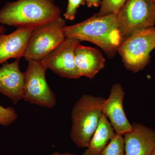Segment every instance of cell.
<instances>
[{"label":"cell","mask_w":155,"mask_h":155,"mask_svg":"<svg viewBox=\"0 0 155 155\" xmlns=\"http://www.w3.org/2000/svg\"><path fill=\"white\" fill-rule=\"evenodd\" d=\"M66 38H73L92 43L101 48L110 58H114L123 39L116 14L97 16L96 14L80 23L64 27Z\"/></svg>","instance_id":"6da1fadb"},{"label":"cell","mask_w":155,"mask_h":155,"mask_svg":"<svg viewBox=\"0 0 155 155\" xmlns=\"http://www.w3.org/2000/svg\"><path fill=\"white\" fill-rule=\"evenodd\" d=\"M61 13L53 0H18L0 11V24L35 27L61 17Z\"/></svg>","instance_id":"7a4b0ae2"},{"label":"cell","mask_w":155,"mask_h":155,"mask_svg":"<svg viewBox=\"0 0 155 155\" xmlns=\"http://www.w3.org/2000/svg\"><path fill=\"white\" fill-rule=\"evenodd\" d=\"M105 99L84 94L74 105L71 112L70 138L79 148H87L97 128L103 113Z\"/></svg>","instance_id":"3957f363"},{"label":"cell","mask_w":155,"mask_h":155,"mask_svg":"<svg viewBox=\"0 0 155 155\" xmlns=\"http://www.w3.org/2000/svg\"><path fill=\"white\" fill-rule=\"evenodd\" d=\"M66 20L61 17L34 28L24 57L28 61H40L58 47L66 38Z\"/></svg>","instance_id":"277c9868"},{"label":"cell","mask_w":155,"mask_h":155,"mask_svg":"<svg viewBox=\"0 0 155 155\" xmlns=\"http://www.w3.org/2000/svg\"><path fill=\"white\" fill-rule=\"evenodd\" d=\"M155 48V28L153 27L133 34L123 41L117 51L124 66L137 73L149 64L150 54Z\"/></svg>","instance_id":"5b68a950"},{"label":"cell","mask_w":155,"mask_h":155,"mask_svg":"<svg viewBox=\"0 0 155 155\" xmlns=\"http://www.w3.org/2000/svg\"><path fill=\"white\" fill-rule=\"evenodd\" d=\"M116 19L123 41L136 32L154 27L155 3L152 0H127Z\"/></svg>","instance_id":"8992f818"},{"label":"cell","mask_w":155,"mask_h":155,"mask_svg":"<svg viewBox=\"0 0 155 155\" xmlns=\"http://www.w3.org/2000/svg\"><path fill=\"white\" fill-rule=\"evenodd\" d=\"M46 70L40 61H28L24 72L23 99L31 104L51 109L55 106L56 96L47 81Z\"/></svg>","instance_id":"52a82bcc"},{"label":"cell","mask_w":155,"mask_h":155,"mask_svg":"<svg viewBox=\"0 0 155 155\" xmlns=\"http://www.w3.org/2000/svg\"><path fill=\"white\" fill-rule=\"evenodd\" d=\"M81 41L75 38H66L60 45L41 60L47 69L59 76L78 79L80 76L75 63V53Z\"/></svg>","instance_id":"ba28073f"},{"label":"cell","mask_w":155,"mask_h":155,"mask_svg":"<svg viewBox=\"0 0 155 155\" xmlns=\"http://www.w3.org/2000/svg\"><path fill=\"white\" fill-rule=\"evenodd\" d=\"M125 93L121 84L116 83L112 86L109 97L103 105V114L105 115L117 134L123 135L133 129L123 108Z\"/></svg>","instance_id":"9c48e42d"},{"label":"cell","mask_w":155,"mask_h":155,"mask_svg":"<svg viewBox=\"0 0 155 155\" xmlns=\"http://www.w3.org/2000/svg\"><path fill=\"white\" fill-rule=\"evenodd\" d=\"M132 130L123 135L125 155H150L155 148V130L134 122Z\"/></svg>","instance_id":"30bf717a"},{"label":"cell","mask_w":155,"mask_h":155,"mask_svg":"<svg viewBox=\"0 0 155 155\" xmlns=\"http://www.w3.org/2000/svg\"><path fill=\"white\" fill-rule=\"evenodd\" d=\"M20 59L13 63H5L0 68V93L17 104L23 99L24 73L19 67Z\"/></svg>","instance_id":"8fae6325"},{"label":"cell","mask_w":155,"mask_h":155,"mask_svg":"<svg viewBox=\"0 0 155 155\" xmlns=\"http://www.w3.org/2000/svg\"><path fill=\"white\" fill-rule=\"evenodd\" d=\"M34 27H19L8 35H0V64L11 58L24 57L28 40Z\"/></svg>","instance_id":"7c38bea8"},{"label":"cell","mask_w":155,"mask_h":155,"mask_svg":"<svg viewBox=\"0 0 155 155\" xmlns=\"http://www.w3.org/2000/svg\"><path fill=\"white\" fill-rule=\"evenodd\" d=\"M75 63L80 77L92 79L104 67L105 59L97 49L79 43L75 51Z\"/></svg>","instance_id":"4fadbf2b"},{"label":"cell","mask_w":155,"mask_h":155,"mask_svg":"<svg viewBox=\"0 0 155 155\" xmlns=\"http://www.w3.org/2000/svg\"><path fill=\"white\" fill-rule=\"evenodd\" d=\"M116 134L107 118L103 114L97 128L82 155H101Z\"/></svg>","instance_id":"5bb4252c"},{"label":"cell","mask_w":155,"mask_h":155,"mask_svg":"<svg viewBox=\"0 0 155 155\" xmlns=\"http://www.w3.org/2000/svg\"><path fill=\"white\" fill-rule=\"evenodd\" d=\"M101 155H125L123 135L116 134L103 150Z\"/></svg>","instance_id":"9a60e30c"},{"label":"cell","mask_w":155,"mask_h":155,"mask_svg":"<svg viewBox=\"0 0 155 155\" xmlns=\"http://www.w3.org/2000/svg\"><path fill=\"white\" fill-rule=\"evenodd\" d=\"M127 0H102L97 16L117 14L125 5Z\"/></svg>","instance_id":"2e32d148"},{"label":"cell","mask_w":155,"mask_h":155,"mask_svg":"<svg viewBox=\"0 0 155 155\" xmlns=\"http://www.w3.org/2000/svg\"><path fill=\"white\" fill-rule=\"evenodd\" d=\"M18 118V115L14 108L5 107L0 105V125L8 126L11 125Z\"/></svg>","instance_id":"e0dca14e"},{"label":"cell","mask_w":155,"mask_h":155,"mask_svg":"<svg viewBox=\"0 0 155 155\" xmlns=\"http://www.w3.org/2000/svg\"><path fill=\"white\" fill-rule=\"evenodd\" d=\"M85 2V0H68L67 11L64 14V17L68 20H73L75 19L77 9L81 5H84Z\"/></svg>","instance_id":"ac0fdd59"},{"label":"cell","mask_w":155,"mask_h":155,"mask_svg":"<svg viewBox=\"0 0 155 155\" xmlns=\"http://www.w3.org/2000/svg\"><path fill=\"white\" fill-rule=\"evenodd\" d=\"M87 5L89 8L92 7H98L101 5V0H85Z\"/></svg>","instance_id":"d6986e66"},{"label":"cell","mask_w":155,"mask_h":155,"mask_svg":"<svg viewBox=\"0 0 155 155\" xmlns=\"http://www.w3.org/2000/svg\"><path fill=\"white\" fill-rule=\"evenodd\" d=\"M51 155H76L75 154L73 153H60L59 152H56L52 154Z\"/></svg>","instance_id":"ffe728a7"},{"label":"cell","mask_w":155,"mask_h":155,"mask_svg":"<svg viewBox=\"0 0 155 155\" xmlns=\"http://www.w3.org/2000/svg\"><path fill=\"white\" fill-rule=\"evenodd\" d=\"M5 31V28L3 26H0V35L3 34Z\"/></svg>","instance_id":"44dd1931"},{"label":"cell","mask_w":155,"mask_h":155,"mask_svg":"<svg viewBox=\"0 0 155 155\" xmlns=\"http://www.w3.org/2000/svg\"><path fill=\"white\" fill-rule=\"evenodd\" d=\"M150 155H155V148L153 150L152 153Z\"/></svg>","instance_id":"7402d4cb"},{"label":"cell","mask_w":155,"mask_h":155,"mask_svg":"<svg viewBox=\"0 0 155 155\" xmlns=\"http://www.w3.org/2000/svg\"><path fill=\"white\" fill-rule=\"evenodd\" d=\"M153 2H154L155 3V0H152Z\"/></svg>","instance_id":"603a6c76"}]
</instances>
